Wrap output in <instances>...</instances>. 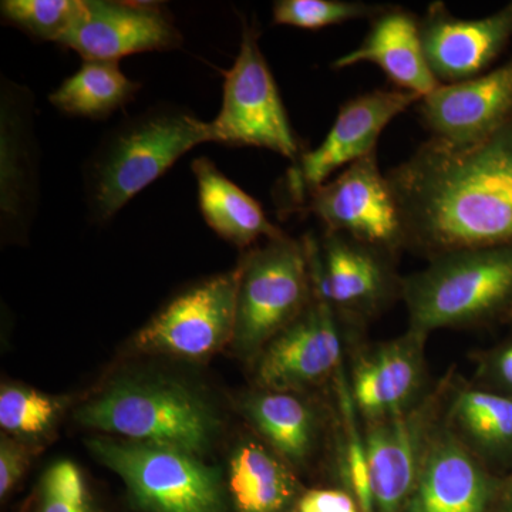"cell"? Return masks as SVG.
<instances>
[{
	"label": "cell",
	"instance_id": "1",
	"mask_svg": "<svg viewBox=\"0 0 512 512\" xmlns=\"http://www.w3.org/2000/svg\"><path fill=\"white\" fill-rule=\"evenodd\" d=\"M386 175L404 249L431 261L464 249L512 247V116L474 143L430 137Z\"/></svg>",
	"mask_w": 512,
	"mask_h": 512
},
{
	"label": "cell",
	"instance_id": "2",
	"mask_svg": "<svg viewBox=\"0 0 512 512\" xmlns=\"http://www.w3.org/2000/svg\"><path fill=\"white\" fill-rule=\"evenodd\" d=\"M204 143H210L208 121L187 107L158 104L121 121L101 138L84 164L90 222L103 225L113 220L184 154Z\"/></svg>",
	"mask_w": 512,
	"mask_h": 512
},
{
	"label": "cell",
	"instance_id": "3",
	"mask_svg": "<svg viewBox=\"0 0 512 512\" xmlns=\"http://www.w3.org/2000/svg\"><path fill=\"white\" fill-rule=\"evenodd\" d=\"M409 328H467L504 320L512 306V247L464 249L403 278Z\"/></svg>",
	"mask_w": 512,
	"mask_h": 512
},
{
	"label": "cell",
	"instance_id": "4",
	"mask_svg": "<svg viewBox=\"0 0 512 512\" xmlns=\"http://www.w3.org/2000/svg\"><path fill=\"white\" fill-rule=\"evenodd\" d=\"M84 427L134 443L180 448L197 454L210 446L215 419L187 387L165 380H120L76 412Z\"/></svg>",
	"mask_w": 512,
	"mask_h": 512
},
{
	"label": "cell",
	"instance_id": "5",
	"mask_svg": "<svg viewBox=\"0 0 512 512\" xmlns=\"http://www.w3.org/2000/svg\"><path fill=\"white\" fill-rule=\"evenodd\" d=\"M239 268L232 345L242 356L258 357L311 302V262L303 239L285 234L249 249Z\"/></svg>",
	"mask_w": 512,
	"mask_h": 512
},
{
	"label": "cell",
	"instance_id": "6",
	"mask_svg": "<svg viewBox=\"0 0 512 512\" xmlns=\"http://www.w3.org/2000/svg\"><path fill=\"white\" fill-rule=\"evenodd\" d=\"M210 143L274 151L295 163L302 156L284 101L259 46V30L242 19L241 45L225 72L220 113L208 121Z\"/></svg>",
	"mask_w": 512,
	"mask_h": 512
},
{
	"label": "cell",
	"instance_id": "7",
	"mask_svg": "<svg viewBox=\"0 0 512 512\" xmlns=\"http://www.w3.org/2000/svg\"><path fill=\"white\" fill-rule=\"evenodd\" d=\"M89 447L143 511L225 512L220 478L197 454L109 437H96Z\"/></svg>",
	"mask_w": 512,
	"mask_h": 512
},
{
	"label": "cell",
	"instance_id": "8",
	"mask_svg": "<svg viewBox=\"0 0 512 512\" xmlns=\"http://www.w3.org/2000/svg\"><path fill=\"white\" fill-rule=\"evenodd\" d=\"M453 382L448 373L410 409L362 420L376 512H406L424 457L444 419Z\"/></svg>",
	"mask_w": 512,
	"mask_h": 512
},
{
	"label": "cell",
	"instance_id": "9",
	"mask_svg": "<svg viewBox=\"0 0 512 512\" xmlns=\"http://www.w3.org/2000/svg\"><path fill=\"white\" fill-rule=\"evenodd\" d=\"M303 242L313 285L346 326H359L402 298L403 278L393 256L338 232L323 231L319 239L306 235Z\"/></svg>",
	"mask_w": 512,
	"mask_h": 512
},
{
	"label": "cell",
	"instance_id": "10",
	"mask_svg": "<svg viewBox=\"0 0 512 512\" xmlns=\"http://www.w3.org/2000/svg\"><path fill=\"white\" fill-rule=\"evenodd\" d=\"M299 211L318 218L323 231L346 235L393 258L404 249L399 205L376 151L320 185Z\"/></svg>",
	"mask_w": 512,
	"mask_h": 512
},
{
	"label": "cell",
	"instance_id": "11",
	"mask_svg": "<svg viewBox=\"0 0 512 512\" xmlns=\"http://www.w3.org/2000/svg\"><path fill=\"white\" fill-rule=\"evenodd\" d=\"M420 97L402 90H373L350 99L339 109L328 136L289 168L282 181V194L293 211H299L313 191L328 183L360 158L376 151L384 128Z\"/></svg>",
	"mask_w": 512,
	"mask_h": 512
},
{
	"label": "cell",
	"instance_id": "12",
	"mask_svg": "<svg viewBox=\"0 0 512 512\" xmlns=\"http://www.w3.org/2000/svg\"><path fill=\"white\" fill-rule=\"evenodd\" d=\"M241 268L184 289L140 329L134 346L143 352L201 359L234 338Z\"/></svg>",
	"mask_w": 512,
	"mask_h": 512
},
{
	"label": "cell",
	"instance_id": "13",
	"mask_svg": "<svg viewBox=\"0 0 512 512\" xmlns=\"http://www.w3.org/2000/svg\"><path fill=\"white\" fill-rule=\"evenodd\" d=\"M340 323L335 309L313 285L305 311L258 356L259 389L301 393L333 380L343 366Z\"/></svg>",
	"mask_w": 512,
	"mask_h": 512
},
{
	"label": "cell",
	"instance_id": "14",
	"mask_svg": "<svg viewBox=\"0 0 512 512\" xmlns=\"http://www.w3.org/2000/svg\"><path fill=\"white\" fill-rule=\"evenodd\" d=\"M35 100L28 87L0 84V225L6 241L29 234L39 208Z\"/></svg>",
	"mask_w": 512,
	"mask_h": 512
},
{
	"label": "cell",
	"instance_id": "15",
	"mask_svg": "<svg viewBox=\"0 0 512 512\" xmlns=\"http://www.w3.org/2000/svg\"><path fill=\"white\" fill-rule=\"evenodd\" d=\"M59 45L83 60L119 62L138 53L180 49L184 36L158 3L84 0L79 19Z\"/></svg>",
	"mask_w": 512,
	"mask_h": 512
},
{
	"label": "cell",
	"instance_id": "16",
	"mask_svg": "<svg viewBox=\"0 0 512 512\" xmlns=\"http://www.w3.org/2000/svg\"><path fill=\"white\" fill-rule=\"evenodd\" d=\"M427 333L407 329L397 338L376 343L353 357L350 394L363 421L382 419L410 409L426 396Z\"/></svg>",
	"mask_w": 512,
	"mask_h": 512
},
{
	"label": "cell",
	"instance_id": "17",
	"mask_svg": "<svg viewBox=\"0 0 512 512\" xmlns=\"http://www.w3.org/2000/svg\"><path fill=\"white\" fill-rule=\"evenodd\" d=\"M424 55L440 84L481 76L512 40V2L480 19L453 15L446 3H430L420 18Z\"/></svg>",
	"mask_w": 512,
	"mask_h": 512
},
{
	"label": "cell",
	"instance_id": "18",
	"mask_svg": "<svg viewBox=\"0 0 512 512\" xmlns=\"http://www.w3.org/2000/svg\"><path fill=\"white\" fill-rule=\"evenodd\" d=\"M503 477L485 466L441 421L406 512H494Z\"/></svg>",
	"mask_w": 512,
	"mask_h": 512
},
{
	"label": "cell",
	"instance_id": "19",
	"mask_svg": "<svg viewBox=\"0 0 512 512\" xmlns=\"http://www.w3.org/2000/svg\"><path fill=\"white\" fill-rule=\"evenodd\" d=\"M417 111L431 138L450 144L481 140L512 116V59L466 82L440 84L417 103Z\"/></svg>",
	"mask_w": 512,
	"mask_h": 512
},
{
	"label": "cell",
	"instance_id": "20",
	"mask_svg": "<svg viewBox=\"0 0 512 512\" xmlns=\"http://www.w3.org/2000/svg\"><path fill=\"white\" fill-rule=\"evenodd\" d=\"M360 63L375 64L397 90L420 100L440 86L424 55L420 19L399 6H384L372 19L363 42L336 59L332 67L348 69Z\"/></svg>",
	"mask_w": 512,
	"mask_h": 512
},
{
	"label": "cell",
	"instance_id": "21",
	"mask_svg": "<svg viewBox=\"0 0 512 512\" xmlns=\"http://www.w3.org/2000/svg\"><path fill=\"white\" fill-rule=\"evenodd\" d=\"M444 421L491 471L501 477L511 473V397L474 382H453Z\"/></svg>",
	"mask_w": 512,
	"mask_h": 512
},
{
	"label": "cell",
	"instance_id": "22",
	"mask_svg": "<svg viewBox=\"0 0 512 512\" xmlns=\"http://www.w3.org/2000/svg\"><path fill=\"white\" fill-rule=\"evenodd\" d=\"M198 188V205L208 227L238 248H249L256 242L285 235L266 217L255 198L218 170L207 157L191 163Z\"/></svg>",
	"mask_w": 512,
	"mask_h": 512
},
{
	"label": "cell",
	"instance_id": "23",
	"mask_svg": "<svg viewBox=\"0 0 512 512\" xmlns=\"http://www.w3.org/2000/svg\"><path fill=\"white\" fill-rule=\"evenodd\" d=\"M244 412L268 447L291 467L311 461L320 439V420L301 393L259 389L245 399Z\"/></svg>",
	"mask_w": 512,
	"mask_h": 512
},
{
	"label": "cell",
	"instance_id": "24",
	"mask_svg": "<svg viewBox=\"0 0 512 512\" xmlns=\"http://www.w3.org/2000/svg\"><path fill=\"white\" fill-rule=\"evenodd\" d=\"M291 466L254 440L239 443L228 464V491L237 512H288L298 500Z\"/></svg>",
	"mask_w": 512,
	"mask_h": 512
},
{
	"label": "cell",
	"instance_id": "25",
	"mask_svg": "<svg viewBox=\"0 0 512 512\" xmlns=\"http://www.w3.org/2000/svg\"><path fill=\"white\" fill-rule=\"evenodd\" d=\"M119 62L83 60L82 66L50 94L49 101L67 116L104 120L127 106L140 92Z\"/></svg>",
	"mask_w": 512,
	"mask_h": 512
},
{
	"label": "cell",
	"instance_id": "26",
	"mask_svg": "<svg viewBox=\"0 0 512 512\" xmlns=\"http://www.w3.org/2000/svg\"><path fill=\"white\" fill-rule=\"evenodd\" d=\"M338 417V467L346 490L355 498L360 512H376L370 484L369 460L363 424L350 394L345 366L333 377Z\"/></svg>",
	"mask_w": 512,
	"mask_h": 512
},
{
	"label": "cell",
	"instance_id": "27",
	"mask_svg": "<svg viewBox=\"0 0 512 512\" xmlns=\"http://www.w3.org/2000/svg\"><path fill=\"white\" fill-rule=\"evenodd\" d=\"M84 0H3V22L42 42L59 45L83 10Z\"/></svg>",
	"mask_w": 512,
	"mask_h": 512
},
{
	"label": "cell",
	"instance_id": "28",
	"mask_svg": "<svg viewBox=\"0 0 512 512\" xmlns=\"http://www.w3.org/2000/svg\"><path fill=\"white\" fill-rule=\"evenodd\" d=\"M383 8L359 0H278L272 8V20L275 25L320 30L352 20H372Z\"/></svg>",
	"mask_w": 512,
	"mask_h": 512
},
{
	"label": "cell",
	"instance_id": "29",
	"mask_svg": "<svg viewBox=\"0 0 512 512\" xmlns=\"http://www.w3.org/2000/svg\"><path fill=\"white\" fill-rule=\"evenodd\" d=\"M62 407V400L49 394L5 384L0 390V426L15 436H42L52 429Z\"/></svg>",
	"mask_w": 512,
	"mask_h": 512
},
{
	"label": "cell",
	"instance_id": "30",
	"mask_svg": "<svg viewBox=\"0 0 512 512\" xmlns=\"http://www.w3.org/2000/svg\"><path fill=\"white\" fill-rule=\"evenodd\" d=\"M37 512H96L82 471L69 460L47 468Z\"/></svg>",
	"mask_w": 512,
	"mask_h": 512
},
{
	"label": "cell",
	"instance_id": "31",
	"mask_svg": "<svg viewBox=\"0 0 512 512\" xmlns=\"http://www.w3.org/2000/svg\"><path fill=\"white\" fill-rule=\"evenodd\" d=\"M476 362L474 383L512 399V336L481 352Z\"/></svg>",
	"mask_w": 512,
	"mask_h": 512
},
{
	"label": "cell",
	"instance_id": "32",
	"mask_svg": "<svg viewBox=\"0 0 512 512\" xmlns=\"http://www.w3.org/2000/svg\"><path fill=\"white\" fill-rule=\"evenodd\" d=\"M295 512H360V508L348 490L316 488L299 495Z\"/></svg>",
	"mask_w": 512,
	"mask_h": 512
},
{
	"label": "cell",
	"instance_id": "33",
	"mask_svg": "<svg viewBox=\"0 0 512 512\" xmlns=\"http://www.w3.org/2000/svg\"><path fill=\"white\" fill-rule=\"evenodd\" d=\"M28 451L16 441L2 436L0 440V497L6 498L19 483L28 467Z\"/></svg>",
	"mask_w": 512,
	"mask_h": 512
},
{
	"label": "cell",
	"instance_id": "34",
	"mask_svg": "<svg viewBox=\"0 0 512 512\" xmlns=\"http://www.w3.org/2000/svg\"><path fill=\"white\" fill-rule=\"evenodd\" d=\"M494 512H512V471L501 480Z\"/></svg>",
	"mask_w": 512,
	"mask_h": 512
},
{
	"label": "cell",
	"instance_id": "35",
	"mask_svg": "<svg viewBox=\"0 0 512 512\" xmlns=\"http://www.w3.org/2000/svg\"><path fill=\"white\" fill-rule=\"evenodd\" d=\"M504 322L512 323V306L510 308V311L507 312V315H505Z\"/></svg>",
	"mask_w": 512,
	"mask_h": 512
},
{
	"label": "cell",
	"instance_id": "36",
	"mask_svg": "<svg viewBox=\"0 0 512 512\" xmlns=\"http://www.w3.org/2000/svg\"><path fill=\"white\" fill-rule=\"evenodd\" d=\"M288 512H295V510H293V511H288Z\"/></svg>",
	"mask_w": 512,
	"mask_h": 512
}]
</instances>
